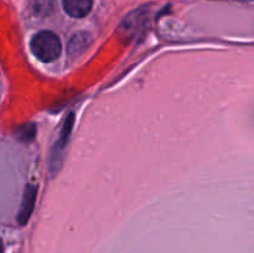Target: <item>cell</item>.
I'll return each instance as SVG.
<instances>
[{
  "mask_svg": "<svg viewBox=\"0 0 254 253\" xmlns=\"http://www.w3.org/2000/svg\"><path fill=\"white\" fill-rule=\"evenodd\" d=\"M31 51L40 61H55L61 54V41L59 36L51 31H40L32 36L30 42Z\"/></svg>",
  "mask_w": 254,
  "mask_h": 253,
  "instance_id": "obj_1",
  "label": "cell"
},
{
  "mask_svg": "<svg viewBox=\"0 0 254 253\" xmlns=\"http://www.w3.org/2000/svg\"><path fill=\"white\" fill-rule=\"evenodd\" d=\"M74 124V114L69 113L68 116L64 119V124H62L61 131H60V135L57 138V140L55 141L54 146H52L51 150V158H50V169H51V173L55 174L59 170L60 165L62 164V159H64V151L66 150L67 144L69 141V136H71L72 129H73Z\"/></svg>",
  "mask_w": 254,
  "mask_h": 253,
  "instance_id": "obj_2",
  "label": "cell"
},
{
  "mask_svg": "<svg viewBox=\"0 0 254 253\" xmlns=\"http://www.w3.org/2000/svg\"><path fill=\"white\" fill-rule=\"evenodd\" d=\"M148 25V16L141 10L131 12L126 17L118 26L119 36L126 40L127 42L136 40L145 32Z\"/></svg>",
  "mask_w": 254,
  "mask_h": 253,
  "instance_id": "obj_3",
  "label": "cell"
},
{
  "mask_svg": "<svg viewBox=\"0 0 254 253\" xmlns=\"http://www.w3.org/2000/svg\"><path fill=\"white\" fill-rule=\"evenodd\" d=\"M37 196V188L35 185H27L25 188L24 196H22L21 206H20V211L17 213V222L21 226L26 225L27 221L31 217V213L34 211L35 202H36Z\"/></svg>",
  "mask_w": 254,
  "mask_h": 253,
  "instance_id": "obj_4",
  "label": "cell"
},
{
  "mask_svg": "<svg viewBox=\"0 0 254 253\" xmlns=\"http://www.w3.org/2000/svg\"><path fill=\"white\" fill-rule=\"evenodd\" d=\"M62 6L69 16L82 19L91 12L93 0H62Z\"/></svg>",
  "mask_w": 254,
  "mask_h": 253,
  "instance_id": "obj_5",
  "label": "cell"
},
{
  "mask_svg": "<svg viewBox=\"0 0 254 253\" xmlns=\"http://www.w3.org/2000/svg\"><path fill=\"white\" fill-rule=\"evenodd\" d=\"M56 0H27V10L30 15L37 19L50 16L55 11Z\"/></svg>",
  "mask_w": 254,
  "mask_h": 253,
  "instance_id": "obj_6",
  "label": "cell"
},
{
  "mask_svg": "<svg viewBox=\"0 0 254 253\" xmlns=\"http://www.w3.org/2000/svg\"><path fill=\"white\" fill-rule=\"evenodd\" d=\"M91 44L92 37L88 32H77L68 42V55L71 57L79 56L88 49Z\"/></svg>",
  "mask_w": 254,
  "mask_h": 253,
  "instance_id": "obj_7",
  "label": "cell"
},
{
  "mask_svg": "<svg viewBox=\"0 0 254 253\" xmlns=\"http://www.w3.org/2000/svg\"><path fill=\"white\" fill-rule=\"evenodd\" d=\"M36 134V128L34 124H25V126H20L16 131V136L19 140L21 141H30L35 138Z\"/></svg>",
  "mask_w": 254,
  "mask_h": 253,
  "instance_id": "obj_8",
  "label": "cell"
},
{
  "mask_svg": "<svg viewBox=\"0 0 254 253\" xmlns=\"http://www.w3.org/2000/svg\"><path fill=\"white\" fill-rule=\"evenodd\" d=\"M238 1H245V2H247V1H251V0H238Z\"/></svg>",
  "mask_w": 254,
  "mask_h": 253,
  "instance_id": "obj_9",
  "label": "cell"
}]
</instances>
